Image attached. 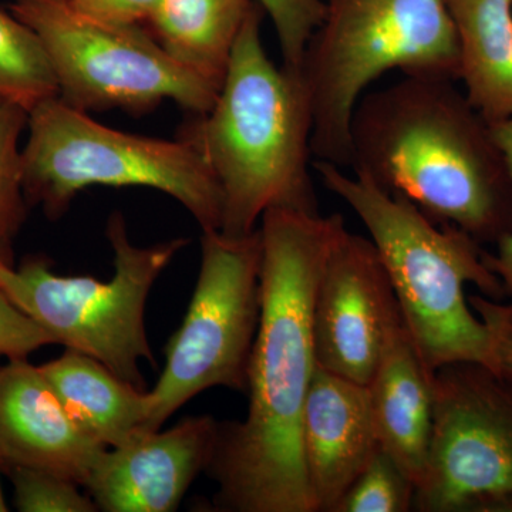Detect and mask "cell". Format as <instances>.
<instances>
[{"instance_id": "obj_1", "label": "cell", "mask_w": 512, "mask_h": 512, "mask_svg": "<svg viewBox=\"0 0 512 512\" xmlns=\"http://www.w3.org/2000/svg\"><path fill=\"white\" fill-rule=\"evenodd\" d=\"M261 316L248 367V413L220 423L207 474L214 510L316 512L302 420L316 369L312 311L323 265L345 218L274 208L262 217Z\"/></svg>"}, {"instance_id": "obj_2", "label": "cell", "mask_w": 512, "mask_h": 512, "mask_svg": "<svg viewBox=\"0 0 512 512\" xmlns=\"http://www.w3.org/2000/svg\"><path fill=\"white\" fill-rule=\"evenodd\" d=\"M443 77L403 76L357 103L355 173L480 244L512 231V180L487 123Z\"/></svg>"}, {"instance_id": "obj_3", "label": "cell", "mask_w": 512, "mask_h": 512, "mask_svg": "<svg viewBox=\"0 0 512 512\" xmlns=\"http://www.w3.org/2000/svg\"><path fill=\"white\" fill-rule=\"evenodd\" d=\"M264 15L255 2L214 106L183 131L220 184V231L232 237L254 232L274 208L319 212L311 174V100L301 72L269 59Z\"/></svg>"}, {"instance_id": "obj_4", "label": "cell", "mask_w": 512, "mask_h": 512, "mask_svg": "<svg viewBox=\"0 0 512 512\" xmlns=\"http://www.w3.org/2000/svg\"><path fill=\"white\" fill-rule=\"evenodd\" d=\"M326 190L355 212L382 259L404 325L430 373L450 363L490 367L487 330L471 308L467 285L503 301V284L485 264L480 242L427 217L412 201L365 174L316 161Z\"/></svg>"}, {"instance_id": "obj_5", "label": "cell", "mask_w": 512, "mask_h": 512, "mask_svg": "<svg viewBox=\"0 0 512 512\" xmlns=\"http://www.w3.org/2000/svg\"><path fill=\"white\" fill-rule=\"evenodd\" d=\"M301 72L311 100L312 154L350 167V121L384 74L457 80L456 32L446 0H323Z\"/></svg>"}, {"instance_id": "obj_6", "label": "cell", "mask_w": 512, "mask_h": 512, "mask_svg": "<svg viewBox=\"0 0 512 512\" xmlns=\"http://www.w3.org/2000/svg\"><path fill=\"white\" fill-rule=\"evenodd\" d=\"M22 147L25 200L52 220L89 187H144L164 192L202 231L221 229L222 192L200 148L188 138L161 140L97 123L59 97L29 111Z\"/></svg>"}, {"instance_id": "obj_7", "label": "cell", "mask_w": 512, "mask_h": 512, "mask_svg": "<svg viewBox=\"0 0 512 512\" xmlns=\"http://www.w3.org/2000/svg\"><path fill=\"white\" fill-rule=\"evenodd\" d=\"M106 235L113 251L110 281L57 275L45 259H30L10 269L0 288L57 345L93 357L124 382L144 390L140 363H156L144 319L148 295L188 239L137 247L121 212L111 215Z\"/></svg>"}, {"instance_id": "obj_8", "label": "cell", "mask_w": 512, "mask_h": 512, "mask_svg": "<svg viewBox=\"0 0 512 512\" xmlns=\"http://www.w3.org/2000/svg\"><path fill=\"white\" fill-rule=\"evenodd\" d=\"M9 10L45 47L59 99L84 113L146 114L171 100L202 116L220 92L175 62L144 26L94 19L70 0H12Z\"/></svg>"}, {"instance_id": "obj_9", "label": "cell", "mask_w": 512, "mask_h": 512, "mask_svg": "<svg viewBox=\"0 0 512 512\" xmlns=\"http://www.w3.org/2000/svg\"><path fill=\"white\" fill-rule=\"evenodd\" d=\"M261 231L232 237L202 231L201 266L187 315L165 346V366L148 392L143 433L160 430L211 387L247 392L261 316Z\"/></svg>"}, {"instance_id": "obj_10", "label": "cell", "mask_w": 512, "mask_h": 512, "mask_svg": "<svg viewBox=\"0 0 512 512\" xmlns=\"http://www.w3.org/2000/svg\"><path fill=\"white\" fill-rule=\"evenodd\" d=\"M433 430L417 512H512V386L481 363L433 375Z\"/></svg>"}, {"instance_id": "obj_11", "label": "cell", "mask_w": 512, "mask_h": 512, "mask_svg": "<svg viewBox=\"0 0 512 512\" xmlns=\"http://www.w3.org/2000/svg\"><path fill=\"white\" fill-rule=\"evenodd\" d=\"M397 308L375 245L346 228L330 249L313 299L316 365L367 386Z\"/></svg>"}, {"instance_id": "obj_12", "label": "cell", "mask_w": 512, "mask_h": 512, "mask_svg": "<svg viewBox=\"0 0 512 512\" xmlns=\"http://www.w3.org/2000/svg\"><path fill=\"white\" fill-rule=\"evenodd\" d=\"M218 433L220 421L201 414L107 448L84 484L86 493L101 511L173 512L192 481L207 473Z\"/></svg>"}, {"instance_id": "obj_13", "label": "cell", "mask_w": 512, "mask_h": 512, "mask_svg": "<svg viewBox=\"0 0 512 512\" xmlns=\"http://www.w3.org/2000/svg\"><path fill=\"white\" fill-rule=\"evenodd\" d=\"M107 446L77 426L39 367H0V464L47 471L84 487Z\"/></svg>"}, {"instance_id": "obj_14", "label": "cell", "mask_w": 512, "mask_h": 512, "mask_svg": "<svg viewBox=\"0 0 512 512\" xmlns=\"http://www.w3.org/2000/svg\"><path fill=\"white\" fill-rule=\"evenodd\" d=\"M379 447L367 386L316 365L302 420L303 464L316 512H335Z\"/></svg>"}, {"instance_id": "obj_15", "label": "cell", "mask_w": 512, "mask_h": 512, "mask_svg": "<svg viewBox=\"0 0 512 512\" xmlns=\"http://www.w3.org/2000/svg\"><path fill=\"white\" fill-rule=\"evenodd\" d=\"M367 389L380 448L419 484L433 430V373L417 352L399 308L387 325Z\"/></svg>"}, {"instance_id": "obj_16", "label": "cell", "mask_w": 512, "mask_h": 512, "mask_svg": "<svg viewBox=\"0 0 512 512\" xmlns=\"http://www.w3.org/2000/svg\"><path fill=\"white\" fill-rule=\"evenodd\" d=\"M464 96L490 126L512 117V0H446Z\"/></svg>"}, {"instance_id": "obj_17", "label": "cell", "mask_w": 512, "mask_h": 512, "mask_svg": "<svg viewBox=\"0 0 512 512\" xmlns=\"http://www.w3.org/2000/svg\"><path fill=\"white\" fill-rule=\"evenodd\" d=\"M39 369L77 426L104 446H123L143 434L146 390L124 382L93 357L73 349Z\"/></svg>"}, {"instance_id": "obj_18", "label": "cell", "mask_w": 512, "mask_h": 512, "mask_svg": "<svg viewBox=\"0 0 512 512\" xmlns=\"http://www.w3.org/2000/svg\"><path fill=\"white\" fill-rule=\"evenodd\" d=\"M254 5L255 0H160L148 30L175 62L220 90Z\"/></svg>"}, {"instance_id": "obj_19", "label": "cell", "mask_w": 512, "mask_h": 512, "mask_svg": "<svg viewBox=\"0 0 512 512\" xmlns=\"http://www.w3.org/2000/svg\"><path fill=\"white\" fill-rule=\"evenodd\" d=\"M0 96L33 110L59 97L55 73L39 37L12 13L0 10Z\"/></svg>"}, {"instance_id": "obj_20", "label": "cell", "mask_w": 512, "mask_h": 512, "mask_svg": "<svg viewBox=\"0 0 512 512\" xmlns=\"http://www.w3.org/2000/svg\"><path fill=\"white\" fill-rule=\"evenodd\" d=\"M414 494L412 478L379 447L335 512H409L413 511Z\"/></svg>"}, {"instance_id": "obj_21", "label": "cell", "mask_w": 512, "mask_h": 512, "mask_svg": "<svg viewBox=\"0 0 512 512\" xmlns=\"http://www.w3.org/2000/svg\"><path fill=\"white\" fill-rule=\"evenodd\" d=\"M15 488V505L22 512L99 511L92 498L79 491L80 485L47 471L8 467Z\"/></svg>"}, {"instance_id": "obj_22", "label": "cell", "mask_w": 512, "mask_h": 512, "mask_svg": "<svg viewBox=\"0 0 512 512\" xmlns=\"http://www.w3.org/2000/svg\"><path fill=\"white\" fill-rule=\"evenodd\" d=\"M271 19L282 66L299 72L306 46L325 16L323 0H255Z\"/></svg>"}, {"instance_id": "obj_23", "label": "cell", "mask_w": 512, "mask_h": 512, "mask_svg": "<svg viewBox=\"0 0 512 512\" xmlns=\"http://www.w3.org/2000/svg\"><path fill=\"white\" fill-rule=\"evenodd\" d=\"M28 120V110L0 96V208L19 224L25 214L19 143Z\"/></svg>"}, {"instance_id": "obj_24", "label": "cell", "mask_w": 512, "mask_h": 512, "mask_svg": "<svg viewBox=\"0 0 512 512\" xmlns=\"http://www.w3.org/2000/svg\"><path fill=\"white\" fill-rule=\"evenodd\" d=\"M468 302L487 330L490 369L512 386V299L497 301L476 293Z\"/></svg>"}, {"instance_id": "obj_25", "label": "cell", "mask_w": 512, "mask_h": 512, "mask_svg": "<svg viewBox=\"0 0 512 512\" xmlns=\"http://www.w3.org/2000/svg\"><path fill=\"white\" fill-rule=\"evenodd\" d=\"M53 343L52 336L20 311L0 288V356L10 360L26 359L36 350Z\"/></svg>"}, {"instance_id": "obj_26", "label": "cell", "mask_w": 512, "mask_h": 512, "mask_svg": "<svg viewBox=\"0 0 512 512\" xmlns=\"http://www.w3.org/2000/svg\"><path fill=\"white\" fill-rule=\"evenodd\" d=\"M495 146L500 150L512 180V117L490 126ZM494 254L485 252L484 259L490 271L503 284L505 296L512 299V231L497 242Z\"/></svg>"}, {"instance_id": "obj_27", "label": "cell", "mask_w": 512, "mask_h": 512, "mask_svg": "<svg viewBox=\"0 0 512 512\" xmlns=\"http://www.w3.org/2000/svg\"><path fill=\"white\" fill-rule=\"evenodd\" d=\"M84 15L119 25H148L160 0H70Z\"/></svg>"}, {"instance_id": "obj_28", "label": "cell", "mask_w": 512, "mask_h": 512, "mask_svg": "<svg viewBox=\"0 0 512 512\" xmlns=\"http://www.w3.org/2000/svg\"><path fill=\"white\" fill-rule=\"evenodd\" d=\"M19 225V222L13 220L8 212L0 208V284L3 276L12 269L8 262V245L10 237L18 231Z\"/></svg>"}]
</instances>
